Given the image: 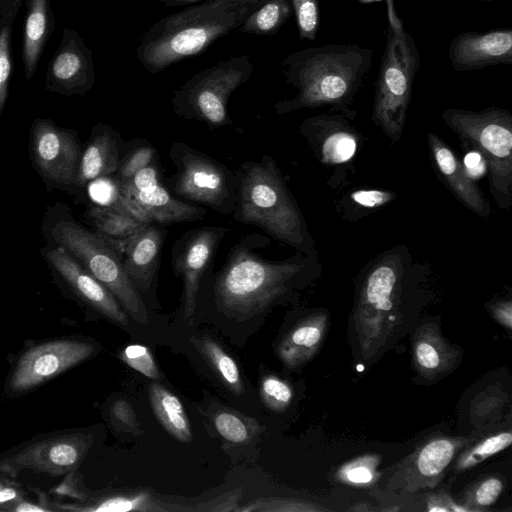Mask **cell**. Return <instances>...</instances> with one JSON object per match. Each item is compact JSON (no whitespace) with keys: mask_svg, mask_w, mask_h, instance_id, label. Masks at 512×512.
Instances as JSON below:
<instances>
[{"mask_svg":"<svg viewBox=\"0 0 512 512\" xmlns=\"http://www.w3.org/2000/svg\"><path fill=\"white\" fill-rule=\"evenodd\" d=\"M197 345L202 355L227 388L236 395L242 394L244 386L238 366L227 352L216 341L208 337L197 340Z\"/></svg>","mask_w":512,"mask_h":512,"instance_id":"obj_31","label":"cell"},{"mask_svg":"<svg viewBox=\"0 0 512 512\" xmlns=\"http://www.w3.org/2000/svg\"><path fill=\"white\" fill-rule=\"evenodd\" d=\"M77 132L50 119L36 118L29 131V155L37 174L49 187L72 188L80 156Z\"/></svg>","mask_w":512,"mask_h":512,"instance_id":"obj_11","label":"cell"},{"mask_svg":"<svg viewBox=\"0 0 512 512\" xmlns=\"http://www.w3.org/2000/svg\"><path fill=\"white\" fill-rule=\"evenodd\" d=\"M480 1H483V2H492V1H497V0H480Z\"/></svg>","mask_w":512,"mask_h":512,"instance_id":"obj_50","label":"cell"},{"mask_svg":"<svg viewBox=\"0 0 512 512\" xmlns=\"http://www.w3.org/2000/svg\"><path fill=\"white\" fill-rule=\"evenodd\" d=\"M404 263V252L398 247L375 259L363 277L353 320L365 359L379 351L395 326Z\"/></svg>","mask_w":512,"mask_h":512,"instance_id":"obj_7","label":"cell"},{"mask_svg":"<svg viewBox=\"0 0 512 512\" xmlns=\"http://www.w3.org/2000/svg\"><path fill=\"white\" fill-rule=\"evenodd\" d=\"M165 232L148 224L122 247L123 265L128 278L139 293L151 287L160 262Z\"/></svg>","mask_w":512,"mask_h":512,"instance_id":"obj_22","label":"cell"},{"mask_svg":"<svg viewBox=\"0 0 512 512\" xmlns=\"http://www.w3.org/2000/svg\"><path fill=\"white\" fill-rule=\"evenodd\" d=\"M428 143L433 165L452 193L471 211L488 217L489 204L452 149L432 132L428 134Z\"/></svg>","mask_w":512,"mask_h":512,"instance_id":"obj_21","label":"cell"},{"mask_svg":"<svg viewBox=\"0 0 512 512\" xmlns=\"http://www.w3.org/2000/svg\"><path fill=\"white\" fill-rule=\"evenodd\" d=\"M124 146L119 133L110 125H95L82 149L72 187L83 189L95 180L115 174Z\"/></svg>","mask_w":512,"mask_h":512,"instance_id":"obj_20","label":"cell"},{"mask_svg":"<svg viewBox=\"0 0 512 512\" xmlns=\"http://www.w3.org/2000/svg\"><path fill=\"white\" fill-rule=\"evenodd\" d=\"M301 40H315L320 24L318 0H291Z\"/></svg>","mask_w":512,"mask_h":512,"instance_id":"obj_38","label":"cell"},{"mask_svg":"<svg viewBox=\"0 0 512 512\" xmlns=\"http://www.w3.org/2000/svg\"><path fill=\"white\" fill-rule=\"evenodd\" d=\"M260 396L267 408L283 412L290 405L293 391L290 385L275 375H266L260 384Z\"/></svg>","mask_w":512,"mask_h":512,"instance_id":"obj_37","label":"cell"},{"mask_svg":"<svg viewBox=\"0 0 512 512\" xmlns=\"http://www.w3.org/2000/svg\"><path fill=\"white\" fill-rule=\"evenodd\" d=\"M94 351L91 343L78 339H56L30 346L19 356L10 374L9 391L20 394L36 388L82 363Z\"/></svg>","mask_w":512,"mask_h":512,"instance_id":"obj_12","label":"cell"},{"mask_svg":"<svg viewBox=\"0 0 512 512\" xmlns=\"http://www.w3.org/2000/svg\"><path fill=\"white\" fill-rule=\"evenodd\" d=\"M106 205L143 224H154L150 214L135 199L121 194L117 189Z\"/></svg>","mask_w":512,"mask_h":512,"instance_id":"obj_41","label":"cell"},{"mask_svg":"<svg viewBox=\"0 0 512 512\" xmlns=\"http://www.w3.org/2000/svg\"><path fill=\"white\" fill-rule=\"evenodd\" d=\"M93 437L86 433H65L33 442L0 461V471L10 477L24 470L52 476L68 474L78 468Z\"/></svg>","mask_w":512,"mask_h":512,"instance_id":"obj_13","label":"cell"},{"mask_svg":"<svg viewBox=\"0 0 512 512\" xmlns=\"http://www.w3.org/2000/svg\"><path fill=\"white\" fill-rule=\"evenodd\" d=\"M169 155L176 168L172 190L178 198L232 215L236 203V172L184 142L172 143Z\"/></svg>","mask_w":512,"mask_h":512,"instance_id":"obj_10","label":"cell"},{"mask_svg":"<svg viewBox=\"0 0 512 512\" xmlns=\"http://www.w3.org/2000/svg\"><path fill=\"white\" fill-rule=\"evenodd\" d=\"M95 80L91 49L76 30L64 28L47 66L45 89L67 97L83 96L93 88Z\"/></svg>","mask_w":512,"mask_h":512,"instance_id":"obj_16","label":"cell"},{"mask_svg":"<svg viewBox=\"0 0 512 512\" xmlns=\"http://www.w3.org/2000/svg\"><path fill=\"white\" fill-rule=\"evenodd\" d=\"M328 318L325 313H315L302 319L280 342L278 355L290 368L307 362L318 350Z\"/></svg>","mask_w":512,"mask_h":512,"instance_id":"obj_24","label":"cell"},{"mask_svg":"<svg viewBox=\"0 0 512 512\" xmlns=\"http://www.w3.org/2000/svg\"><path fill=\"white\" fill-rule=\"evenodd\" d=\"M253 71L254 64L247 55L218 61L173 92L172 109L178 117L202 122L211 129L231 125L230 96L250 79Z\"/></svg>","mask_w":512,"mask_h":512,"instance_id":"obj_9","label":"cell"},{"mask_svg":"<svg viewBox=\"0 0 512 512\" xmlns=\"http://www.w3.org/2000/svg\"><path fill=\"white\" fill-rule=\"evenodd\" d=\"M55 510L67 511H93V512H126V511H151L160 510L153 507L150 496L140 493L135 496H113L101 499L92 504H66L51 502Z\"/></svg>","mask_w":512,"mask_h":512,"instance_id":"obj_32","label":"cell"},{"mask_svg":"<svg viewBox=\"0 0 512 512\" xmlns=\"http://www.w3.org/2000/svg\"><path fill=\"white\" fill-rule=\"evenodd\" d=\"M110 418L114 426L120 430L133 431L138 428L133 407L126 400H116L110 407Z\"/></svg>","mask_w":512,"mask_h":512,"instance_id":"obj_43","label":"cell"},{"mask_svg":"<svg viewBox=\"0 0 512 512\" xmlns=\"http://www.w3.org/2000/svg\"><path fill=\"white\" fill-rule=\"evenodd\" d=\"M491 313L494 319L507 329L512 326V303L511 301H500L491 306Z\"/></svg>","mask_w":512,"mask_h":512,"instance_id":"obj_46","label":"cell"},{"mask_svg":"<svg viewBox=\"0 0 512 512\" xmlns=\"http://www.w3.org/2000/svg\"><path fill=\"white\" fill-rule=\"evenodd\" d=\"M21 497L20 490L14 483L0 478V506L5 504H13Z\"/></svg>","mask_w":512,"mask_h":512,"instance_id":"obj_47","label":"cell"},{"mask_svg":"<svg viewBox=\"0 0 512 512\" xmlns=\"http://www.w3.org/2000/svg\"><path fill=\"white\" fill-rule=\"evenodd\" d=\"M265 240L256 234L243 237L231 248L221 268L206 274L210 298L225 316L248 320L262 314L287 297L312 268L310 253L297 251L274 261L255 252Z\"/></svg>","mask_w":512,"mask_h":512,"instance_id":"obj_1","label":"cell"},{"mask_svg":"<svg viewBox=\"0 0 512 512\" xmlns=\"http://www.w3.org/2000/svg\"><path fill=\"white\" fill-rule=\"evenodd\" d=\"M42 235L47 245L62 249L105 286L135 321L148 322L145 303L127 276L121 252L77 222L66 204L57 203L47 209Z\"/></svg>","mask_w":512,"mask_h":512,"instance_id":"obj_5","label":"cell"},{"mask_svg":"<svg viewBox=\"0 0 512 512\" xmlns=\"http://www.w3.org/2000/svg\"><path fill=\"white\" fill-rule=\"evenodd\" d=\"M228 229L206 226L187 231L172 248V265L183 282V317H192L206 274L212 268L216 251Z\"/></svg>","mask_w":512,"mask_h":512,"instance_id":"obj_14","label":"cell"},{"mask_svg":"<svg viewBox=\"0 0 512 512\" xmlns=\"http://www.w3.org/2000/svg\"><path fill=\"white\" fill-rule=\"evenodd\" d=\"M213 422L224 439L236 444L249 443L260 433L259 423L255 419L235 411H219Z\"/></svg>","mask_w":512,"mask_h":512,"instance_id":"obj_33","label":"cell"},{"mask_svg":"<svg viewBox=\"0 0 512 512\" xmlns=\"http://www.w3.org/2000/svg\"><path fill=\"white\" fill-rule=\"evenodd\" d=\"M512 442L511 432L489 436L462 453L456 463L458 471L469 469L492 455L506 449Z\"/></svg>","mask_w":512,"mask_h":512,"instance_id":"obj_35","label":"cell"},{"mask_svg":"<svg viewBox=\"0 0 512 512\" xmlns=\"http://www.w3.org/2000/svg\"><path fill=\"white\" fill-rule=\"evenodd\" d=\"M26 16L23 28L21 58L24 79L34 76L44 47L55 28L50 0H25Z\"/></svg>","mask_w":512,"mask_h":512,"instance_id":"obj_23","label":"cell"},{"mask_svg":"<svg viewBox=\"0 0 512 512\" xmlns=\"http://www.w3.org/2000/svg\"><path fill=\"white\" fill-rule=\"evenodd\" d=\"M76 472L77 469L68 473L65 480L55 487L53 491L58 495L68 496L80 502H84L87 500V495L81 489L80 479Z\"/></svg>","mask_w":512,"mask_h":512,"instance_id":"obj_44","label":"cell"},{"mask_svg":"<svg viewBox=\"0 0 512 512\" xmlns=\"http://www.w3.org/2000/svg\"><path fill=\"white\" fill-rule=\"evenodd\" d=\"M156 160L157 152L155 148L149 142L140 141L122 154L114 179L116 181H126Z\"/></svg>","mask_w":512,"mask_h":512,"instance_id":"obj_36","label":"cell"},{"mask_svg":"<svg viewBox=\"0 0 512 512\" xmlns=\"http://www.w3.org/2000/svg\"><path fill=\"white\" fill-rule=\"evenodd\" d=\"M10 511L14 512H50L54 511L51 502L46 498L45 495H42L39 498L38 503L27 501L23 498L15 501L10 508Z\"/></svg>","mask_w":512,"mask_h":512,"instance_id":"obj_45","label":"cell"},{"mask_svg":"<svg viewBox=\"0 0 512 512\" xmlns=\"http://www.w3.org/2000/svg\"><path fill=\"white\" fill-rule=\"evenodd\" d=\"M121 194L135 199L155 224L194 222L203 219L206 209L174 196L161 180L158 161L138 171L126 181H116Z\"/></svg>","mask_w":512,"mask_h":512,"instance_id":"obj_15","label":"cell"},{"mask_svg":"<svg viewBox=\"0 0 512 512\" xmlns=\"http://www.w3.org/2000/svg\"><path fill=\"white\" fill-rule=\"evenodd\" d=\"M233 218L254 225L272 238L311 253L314 241L281 170L270 155L247 161L236 171Z\"/></svg>","mask_w":512,"mask_h":512,"instance_id":"obj_4","label":"cell"},{"mask_svg":"<svg viewBox=\"0 0 512 512\" xmlns=\"http://www.w3.org/2000/svg\"><path fill=\"white\" fill-rule=\"evenodd\" d=\"M378 457L365 455L342 465L337 471V479L355 487H367L378 478Z\"/></svg>","mask_w":512,"mask_h":512,"instance_id":"obj_34","label":"cell"},{"mask_svg":"<svg viewBox=\"0 0 512 512\" xmlns=\"http://www.w3.org/2000/svg\"><path fill=\"white\" fill-rule=\"evenodd\" d=\"M372 58L371 48L356 44L329 43L292 52L281 68L296 95L276 103L275 112L331 106L352 117L349 106L370 72Z\"/></svg>","mask_w":512,"mask_h":512,"instance_id":"obj_2","label":"cell"},{"mask_svg":"<svg viewBox=\"0 0 512 512\" xmlns=\"http://www.w3.org/2000/svg\"><path fill=\"white\" fill-rule=\"evenodd\" d=\"M163 6L167 8L179 7V6H190L198 3H202L207 0H157Z\"/></svg>","mask_w":512,"mask_h":512,"instance_id":"obj_49","label":"cell"},{"mask_svg":"<svg viewBox=\"0 0 512 512\" xmlns=\"http://www.w3.org/2000/svg\"><path fill=\"white\" fill-rule=\"evenodd\" d=\"M466 443L462 438L440 437L426 442L412 459V471L423 485H433Z\"/></svg>","mask_w":512,"mask_h":512,"instance_id":"obj_26","label":"cell"},{"mask_svg":"<svg viewBox=\"0 0 512 512\" xmlns=\"http://www.w3.org/2000/svg\"><path fill=\"white\" fill-rule=\"evenodd\" d=\"M24 0H3L0 8V118L9 94L12 71L11 42L14 22Z\"/></svg>","mask_w":512,"mask_h":512,"instance_id":"obj_29","label":"cell"},{"mask_svg":"<svg viewBox=\"0 0 512 512\" xmlns=\"http://www.w3.org/2000/svg\"><path fill=\"white\" fill-rule=\"evenodd\" d=\"M395 198V193L379 189H359L350 194L353 203L366 209L381 207Z\"/></svg>","mask_w":512,"mask_h":512,"instance_id":"obj_42","label":"cell"},{"mask_svg":"<svg viewBox=\"0 0 512 512\" xmlns=\"http://www.w3.org/2000/svg\"><path fill=\"white\" fill-rule=\"evenodd\" d=\"M292 13L291 0H267L245 19L238 30L258 36L274 35Z\"/></svg>","mask_w":512,"mask_h":512,"instance_id":"obj_30","label":"cell"},{"mask_svg":"<svg viewBox=\"0 0 512 512\" xmlns=\"http://www.w3.org/2000/svg\"><path fill=\"white\" fill-rule=\"evenodd\" d=\"M448 59L458 72L511 64L512 29L461 32L449 44Z\"/></svg>","mask_w":512,"mask_h":512,"instance_id":"obj_18","label":"cell"},{"mask_svg":"<svg viewBox=\"0 0 512 512\" xmlns=\"http://www.w3.org/2000/svg\"><path fill=\"white\" fill-rule=\"evenodd\" d=\"M300 133L309 142L322 164L340 166L354 158L359 137L342 115H318L300 125Z\"/></svg>","mask_w":512,"mask_h":512,"instance_id":"obj_19","label":"cell"},{"mask_svg":"<svg viewBox=\"0 0 512 512\" xmlns=\"http://www.w3.org/2000/svg\"><path fill=\"white\" fill-rule=\"evenodd\" d=\"M41 252L54 276L84 304L117 324H128V314L111 292L73 258L50 245Z\"/></svg>","mask_w":512,"mask_h":512,"instance_id":"obj_17","label":"cell"},{"mask_svg":"<svg viewBox=\"0 0 512 512\" xmlns=\"http://www.w3.org/2000/svg\"><path fill=\"white\" fill-rule=\"evenodd\" d=\"M387 30L381 56L372 119L394 142L401 138L412 89L420 69V52L394 8L386 0Z\"/></svg>","mask_w":512,"mask_h":512,"instance_id":"obj_6","label":"cell"},{"mask_svg":"<svg viewBox=\"0 0 512 512\" xmlns=\"http://www.w3.org/2000/svg\"><path fill=\"white\" fill-rule=\"evenodd\" d=\"M429 511H469L467 507L457 506L449 498H431L428 502Z\"/></svg>","mask_w":512,"mask_h":512,"instance_id":"obj_48","label":"cell"},{"mask_svg":"<svg viewBox=\"0 0 512 512\" xmlns=\"http://www.w3.org/2000/svg\"><path fill=\"white\" fill-rule=\"evenodd\" d=\"M442 118L458 137L472 144L489 171L490 191L501 209L512 204V115L499 107L481 111L449 108Z\"/></svg>","mask_w":512,"mask_h":512,"instance_id":"obj_8","label":"cell"},{"mask_svg":"<svg viewBox=\"0 0 512 512\" xmlns=\"http://www.w3.org/2000/svg\"><path fill=\"white\" fill-rule=\"evenodd\" d=\"M265 1L207 0L166 15L143 33L136 57L147 72L160 73L206 51Z\"/></svg>","mask_w":512,"mask_h":512,"instance_id":"obj_3","label":"cell"},{"mask_svg":"<svg viewBox=\"0 0 512 512\" xmlns=\"http://www.w3.org/2000/svg\"><path fill=\"white\" fill-rule=\"evenodd\" d=\"M503 491V482L496 476L487 477L479 481L466 495V505L473 510L491 506Z\"/></svg>","mask_w":512,"mask_h":512,"instance_id":"obj_40","label":"cell"},{"mask_svg":"<svg viewBox=\"0 0 512 512\" xmlns=\"http://www.w3.org/2000/svg\"><path fill=\"white\" fill-rule=\"evenodd\" d=\"M88 216L94 231L109 240L120 252L127 241L148 225L104 204L91 205Z\"/></svg>","mask_w":512,"mask_h":512,"instance_id":"obj_27","label":"cell"},{"mask_svg":"<svg viewBox=\"0 0 512 512\" xmlns=\"http://www.w3.org/2000/svg\"><path fill=\"white\" fill-rule=\"evenodd\" d=\"M120 358L128 366L146 377L156 380L160 378L159 369L148 347L140 344L128 345L120 353Z\"/></svg>","mask_w":512,"mask_h":512,"instance_id":"obj_39","label":"cell"},{"mask_svg":"<svg viewBox=\"0 0 512 512\" xmlns=\"http://www.w3.org/2000/svg\"><path fill=\"white\" fill-rule=\"evenodd\" d=\"M2 2H3V0H0V8H1V5H2Z\"/></svg>","mask_w":512,"mask_h":512,"instance_id":"obj_51","label":"cell"},{"mask_svg":"<svg viewBox=\"0 0 512 512\" xmlns=\"http://www.w3.org/2000/svg\"><path fill=\"white\" fill-rule=\"evenodd\" d=\"M413 357L420 373L436 376L453 367L457 353L445 342L434 324H426L415 334Z\"/></svg>","mask_w":512,"mask_h":512,"instance_id":"obj_25","label":"cell"},{"mask_svg":"<svg viewBox=\"0 0 512 512\" xmlns=\"http://www.w3.org/2000/svg\"><path fill=\"white\" fill-rule=\"evenodd\" d=\"M150 403L162 426L177 440L190 442L192 433L180 400L159 383L150 386Z\"/></svg>","mask_w":512,"mask_h":512,"instance_id":"obj_28","label":"cell"}]
</instances>
